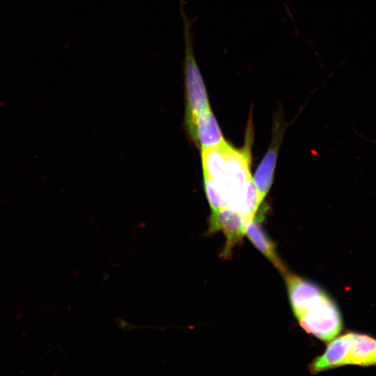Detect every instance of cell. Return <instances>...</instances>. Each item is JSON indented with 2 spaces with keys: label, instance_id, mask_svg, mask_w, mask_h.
<instances>
[{
  "label": "cell",
  "instance_id": "obj_9",
  "mask_svg": "<svg viewBox=\"0 0 376 376\" xmlns=\"http://www.w3.org/2000/svg\"><path fill=\"white\" fill-rule=\"evenodd\" d=\"M277 155L278 146L272 143L258 166L253 179L263 200L265 198L273 182Z\"/></svg>",
  "mask_w": 376,
  "mask_h": 376
},
{
  "label": "cell",
  "instance_id": "obj_1",
  "mask_svg": "<svg viewBox=\"0 0 376 376\" xmlns=\"http://www.w3.org/2000/svg\"><path fill=\"white\" fill-rule=\"evenodd\" d=\"M292 310L300 326L328 342L343 329V319L333 299L315 283L287 271L283 274Z\"/></svg>",
  "mask_w": 376,
  "mask_h": 376
},
{
  "label": "cell",
  "instance_id": "obj_6",
  "mask_svg": "<svg viewBox=\"0 0 376 376\" xmlns=\"http://www.w3.org/2000/svg\"><path fill=\"white\" fill-rule=\"evenodd\" d=\"M187 123L191 136L201 150L227 143L211 109L187 120Z\"/></svg>",
  "mask_w": 376,
  "mask_h": 376
},
{
  "label": "cell",
  "instance_id": "obj_4",
  "mask_svg": "<svg viewBox=\"0 0 376 376\" xmlns=\"http://www.w3.org/2000/svg\"><path fill=\"white\" fill-rule=\"evenodd\" d=\"M250 142L241 150L227 144L226 171L223 183L219 185L227 199V207L238 211L240 201L248 183L252 180L250 173Z\"/></svg>",
  "mask_w": 376,
  "mask_h": 376
},
{
  "label": "cell",
  "instance_id": "obj_11",
  "mask_svg": "<svg viewBox=\"0 0 376 376\" xmlns=\"http://www.w3.org/2000/svg\"><path fill=\"white\" fill-rule=\"evenodd\" d=\"M204 186L207 199L212 212L227 207V199L220 186L214 180L204 176Z\"/></svg>",
  "mask_w": 376,
  "mask_h": 376
},
{
  "label": "cell",
  "instance_id": "obj_3",
  "mask_svg": "<svg viewBox=\"0 0 376 376\" xmlns=\"http://www.w3.org/2000/svg\"><path fill=\"white\" fill-rule=\"evenodd\" d=\"M184 22L185 61L183 65L187 120L210 109V102L204 81L198 66L193 46L191 20L180 8Z\"/></svg>",
  "mask_w": 376,
  "mask_h": 376
},
{
  "label": "cell",
  "instance_id": "obj_2",
  "mask_svg": "<svg viewBox=\"0 0 376 376\" xmlns=\"http://www.w3.org/2000/svg\"><path fill=\"white\" fill-rule=\"evenodd\" d=\"M345 366H376V338L354 331L337 336L312 361L310 370L318 373Z\"/></svg>",
  "mask_w": 376,
  "mask_h": 376
},
{
  "label": "cell",
  "instance_id": "obj_8",
  "mask_svg": "<svg viewBox=\"0 0 376 376\" xmlns=\"http://www.w3.org/2000/svg\"><path fill=\"white\" fill-rule=\"evenodd\" d=\"M225 144L201 150L204 176L221 185L224 181L226 171V152Z\"/></svg>",
  "mask_w": 376,
  "mask_h": 376
},
{
  "label": "cell",
  "instance_id": "obj_5",
  "mask_svg": "<svg viewBox=\"0 0 376 376\" xmlns=\"http://www.w3.org/2000/svg\"><path fill=\"white\" fill-rule=\"evenodd\" d=\"M249 221L238 211L226 207L212 212L208 233L221 231L226 237V244L222 252L224 257H228L233 246L245 235Z\"/></svg>",
  "mask_w": 376,
  "mask_h": 376
},
{
  "label": "cell",
  "instance_id": "obj_7",
  "mask_svg": "<svg viewBox=\"0 0 376 376\" xmlns=\"http://www.w3.org/2000/svg\"><path fill=\"white\" fill-rule=\"evenodd\" d=\"M263 217H256L246 225L245 235L253 244L282 273L288 271L279 258L273 242L263 229L260 221Z\"/></svg>",
  "mask_w": 376,
  "mask_h": 376
},
{
  "label": "cell",
  "instance_id": "obj_10",
  "mask_svg": "<svg viewBox=\"0 0 376 376\" xmlns=\"http://www.w3.org/2000/svg\"><path fill=\"white\" fill-rule=\"evenodd\" d=\"M263 201L252 178L248 183L240 201L238 212L249 222L256 217H263L264 213L262 212L258 213Z\"/></svg>",
  "mask_w": 376,
  "mask_h": 376
}]
</instances>
